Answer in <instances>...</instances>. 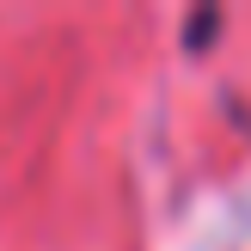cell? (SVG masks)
<instances>
[{"label":"cell","mask_w":251,"mask_h":251,"mask_svg":"<svg viewBox=\"0 0 251 251\" xmlns=\"http://www.w3.org/2000/svg\"><path fill=\"white\" fill-rule=\"evenodd\" d=\"M215 25H221V12H215V6H208V12H196V19H190V55H202V49H208V37H215Z\"/></svg>","instance_id":"obj_1"}]
</instances>
